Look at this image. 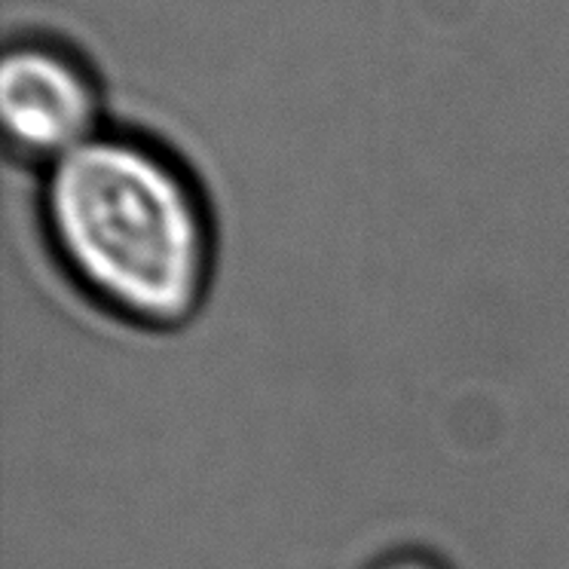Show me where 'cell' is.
Segmentation results:
<instances>
[{"label":"cell","mask_w":569,"mask_h":569,"mask_svg":"<svg viewBox=\"0 0 569 569\" xmlns=\"http://www.w3.org/2000/svg\"><path fill=\"white\" fill-rule=\"evenodd\" d=\"M99 89L87 68L43 43L10 47L0 59V123L19 160L50 169L99 132Z\"/></svg>","instance_id":"7a4b0ae2"},{"label":"cell","mask_w":569,"mask_h":569,"mask_svg":"<svg viewBox=\"0 0 569 569\" xmlns=\"http://www.w3.org/2000/svg\"><path fill=\"white\" fill-rule=\"evenodd\" d=\"M40 221L71 282L136 328L174 331L209 298V209L184 169L148 141L96 136L50 166Z\"/></svg>","instance_id":"6da1fadb"},{"label":"cell","mask_w":569,"mask_h":569,"mask_svg":"<svg viewBox=\"0 0 569 569\" xmlns=\"http://www.w3.org/2000/svg\"><path fill=\"white\" fill-rule=\"evenodd\" d=\"M377 569H445L438 560L432 557H422V555H396L383 560Z\"/></svg>","instance_id":"3957f363"}]
</instances>
